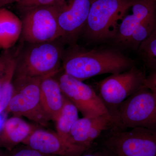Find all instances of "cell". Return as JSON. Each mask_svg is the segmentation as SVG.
<instances>
[{
	"mask_svg": "<svg viewBox=\"0 0 156 156\" xmlns=\"http://www.w3.org/2000/svg\"><path fill=\"white\" fill-rule=\"evenodd\" d=\"M135 0H92L82 35L89 41H110Z\"/></svg>",
	"mask_w": 156,
	"mask_h": 156,
	"instance_id": "cell-3",
	"label": "cell"
},
{
	"mask_svg": "<svg viewBox=\"0 0 156 156\" xmlns=\"http://www.w3.org/2000/svg\"><path fill=\"white\" fill-rule=\"evenodd\" d=\"M35 130L20 117L13 116L6 120L0 129V148L13 150Z\"/></svg>",
	"mask_w": 156,
	"mask_h": 156,
	"instance_id": "cell-15",
	"label": "cell"
},
{
	"mask_svg": "<svg viewBox=\"0 0 156 156\" xmlns=\"http://www.w3.org/2000/svg\"><path fill=\"white\" fill-rule=\"evenodd\" d=\"M92 0H64L58 7V22L64 44H76L86 25Z\"/></svg>",
	"mask_w": 156,
	"mask_h": 156,
	"instance_id": "cell-10",
	"label": "cell"
},
{
	"mask_svg": "<svg viewBox=\"0 0 156 156\" xmlns=\"http://www.w3.org/2000/svg\"><path fill=\"white\" fill-rule=\"evenodd\" d=\"M62 63L65 72L82 81L100 75L123 72L135 66L133 59L114 47L87 49L76 44L64 50Z\"/></svg>",
	"mask_w": 156,
	"mask_h": 156,
	"instance_id": "cell-1",
	"label": "cell"
},
{
	"mask_svg": "<svg viewBox=\"0 0 156 156\" xmlns=\"http://www.w3.org/2000/svg\"><path fill=\"white\" fill-rule=\"evenodd\" d=\"M41 101L50 120L56 122L64 103V95L59 84L53 76L42 79L41 81Z\"/></svg>",
	"mask_w": 156,
	"mask_h": 156,
	"instance_id": "cell-14",
	"label": "cell"
},
{
	"mask_svg": "<svg viewBox=\"0 0 156 156\" xmlns=\"http://www.w3.org/2000/svg\"><path fill=\"white\" fill-rule=\"evenodd\" d=\"M102 146L117 156H156V130L144 128H112Z\"/></svg>",
	"mask_w": 156,
	"mask_h": 156,
	"instance_id": "cell-6",
	"label": "cell"
},
{
	"mask_svg": "<svg viewBox=\"0 0 156 156\" xmlns=\"http://www.w3.org/2000/svg\"><path fill=\"white\" fill-rule=\"evenodd\" d=\"M18 0H0V9L5 6L14 2H16Z\"/></svg>",
	"mask_w": 156,
	"mask_h": 156,
	"instance_id": "cell-25",
	"label": "cell"
},
{
	"mask_svg": "<svg viewBox=\"0 0 156 156\" xmlns=\"http://www.w3.org/2000/svg\"><path fill=\"white\" fill-rule=\"evenodd\" d=\"M137 51L151 71H156V29L140 44Z\"/></svg>",
	"mask_w": 156,
	"mask_h": 156,
	"instance_id": "cell-19",
	"label": "cell"
},
{
	"mask_svg": "<svg viewBox=\"0 0 156 156\" xmlns=\"http://www.w3.org/2000/svg\"><path fill=\"white\" fill-rule=\"evenodd\" d=\"M111 115L112 128L127 130L140 127L156 130V98L143 87L117 107Z\"/></svg>",
	"mask_w": 156,
	"mask_h": 156,
	"instance_id": "cell-4",
	"label": "cell"
},
{
	"mask_svg": "<svg viewBox=\"0 0 156 156\" xmlns=\"http://www.w3.org/2000/svg\"><path fill=\"white\" fill-rule=\"evenodd\" d=\"M10 151L11 152L9 154H7L6 156H46V154L28 146Z\"/></svg>",
	"mask_w": 156,
	"mask_h": 156,
	"instance_id": "cell-22",
	"label": "cell"
},
{
	"mask_svg": "<svg viewBox=\"0 0 156 156\" xmlns=\"http://www.w3.org/2000/svg\"><path fill=\"white\" fill-rule=\"evenodd\" d=\"M146 76L134 66L98 83V94L111 114L123 101L144 87Z\"/></svg>",
	"mask_w": 156,
	"mask_h": 156,
	"instance_id": "cell-8",
	"label": "cell"
},
{
	"mask_svg": "<svg viewBox=\"0 0 156 156\" xmlns=\"http://www.w3.org/2000/svg\"><path fill=\"white\" fill-rule=\"evenodd\" d=\"M7 154L4 153L0 149V156H6Z\"/></svg>",
	"mask_w": 156,
	"mask_h": 156,
	"instance_id": "cell-26",
	"label": "cell"
},
{
	"mask_svg": "<svg viewBox=\"0 0 156 156\" xmlns=\"http://www.w3.org/2000/svg\"><path fill=\"white\" fill-rule=\"evenodd\" d=\"M14 76L9 77L4 82L0 90V115L8 107L13 96Z\"/></svg>",
	"mask_w": 156,
	"mask_h": 156,
	"instance_id": "cell-20",
	"label": "cell"
},
{
	"mask_svg": "<svg viewBox=\"0 0 156 156\" xmlns=\"http://www.w3.org/2000/svg\"><path fill=\"white\" fill-rule=\"evenodd\" d=\"M64 0H18L16 2V7L19 11L24 9L43 7L55 6L61 4Z\"/></svg>",
	"mask_w": 156,
	"mask_h": 156,
	"instance_id": "cell-21",
	"label": "cell"
},
{
	"mask_svg": "<svg viewBox=\"0 0 156 156\" xmlns=\"http://www.w3.org/2000/svg\"><path fill=\"white\" fill-rule=\"evenodd\" d=\"M54 78L63 95L75 105L83 117L92 118L111 114L94 89L62 69Z\"/></svg>",
	"mask_w": 156,
	"mask_h": 156,
	"instance_id": "cell-9",
	"label": "cell"
},
{
	"mask_svg": "<svg viewBox=\"0 0 156 156\" xmlns=\"http://www.w3.org/2000/svg\"><path fill=\"white\" fill-rule=\"evenodd\" d=\"M132 14L126 15L110 41L115 48H123L133 32L144 23L156 20V0H135Z\"/></svg>",
	"mask_w": 156,
	"mask_h": 156,
	"instance_id": "cell-12",
	"label": "cell"
},
{
	"mask_svg": "<svg viewBox=\"0 0 156 156\" xmlns=\"http://www.w3.org/2000/svg\"><path fill=\"white\" fill-rule=\"evenodd\" d=\"M13 96L5 112L14 116L26 117L43 126L50 121L41 101V81L43 78L14 76Z\"/></svg>",
	"mask_w": 156,
	"mask_h": 156,
	"instance_id": "cell-5",
	"label": "cell"
},
{
	"mask_svg": "<svg viewBox=\"0 0 156 156\" xmlns=\"http://www.w3.org/2000/svg\"><path fill=\"white\" fill-rule=\"evenodd\" d=\"M144 87L149 89L156 98V71H151L149 74L146 76Z\"/></svg>",
	"mask_w": 156,
	"mask_h": 156,
	"instance_id": "cell-23",
	"label": "cell"
},
{
	"mask_svg": "<svg viewBox=\"0 0 156 156\" xmlns=\"http://www.w3.org/2000/svg\"><path fill=\"white\" fill-rule=\"evenodd\" d=\"M85 153L81 156H117L112 152L103 146L101 148L94 151L86 154Z\"/></svg>",
	"mask_w": 156,
	"mask_h": 156,
	"instance_id": "cell-24",
	"label": "cell"
},
{
	"mask_svg": "<svg viewBox=\"0 0 156 156\" xmlns=\"http://www.w3.org/2000/svg\"><path fill=\"white\" fill-rule=\"evenodd\" d=\"M46 156H47V155H46Z\"/></svg>",
	"mask_w": 156,
	"mask_h": 156,
	"instance_id": "cell-28",
	"label": "cell"
},
{
	"mask_svg": "<svg viewBox=\"0 0 156 156\" xmlns=\"http://www.w3.org/2000/svg\"><path fill=\"white\" fill-rule=\"evenodd\" d=\"M47 156H60L57 155H47Z\"/></svg>",
	"mask_w": 156,
	"mask_h": 156,
	"instance_id": "cell-27",
	"label": "cell"
},
{
	"mask_svg": "<svg viewBox=\"0 0 156 156\" xmlns=\"http://www.w3.org/2000/svg\"><path fill=\"white\" fill-rule=\"evenodd\" d=\"M23 44L17 56L14 76L44 78L53 76L62 69L65 49L60 39L51 42Z\"/></svg>",
	"mask_w": 156,
	"mask_h": 156,
	"instance_id": "cell-2",
	"label": "cell"
},
{
	"mask_svg": "<svg viewBox=\"0 0 156 156\" xmlns=\"http://www.w3.org/2000/svg\"><path fill=\"white\" fill-rule=\"evenodd\" d=\"M22 32L21 19L5 7L0 9V49L13 48Z\"/></svg>",
	"mask_w": 156,
	"mask_h": 156,
	"instance_id": "cell-16",
	"label": "cell"
},
{
	"mask_svg": "<svg viewBox=\"0 0 156 156\" xmlns=\"http://www.w3.org/2000/svg\"><path fill=\"white\" fill-rule=\"evenodd\" d=\"M20 12L21 42L34 44L53 41L61 38L57 5L30 8Z\"/></svg>",
	"mask_w": 156,
	"mask_h": 156,
	"instance_id": "cell-7",
	"label": "cell"
},
{
	"mask_svg": "<svg viewBox=\"0 0 156 156\" xmlns=\"http://www.w3.org/2000/svg\"><path fill=\"white\" fill-rule=\"evenodd\" d=\"M78 111L75 105L64 95L63 107L56 122V131L58 136L67 142H70V133L73 125L79 119Z\"/></svg>",
	"mask_w": 156,
	"mask_h": 156,
	"instance_id": "cell-17",
	"label": "cell"
},
{
	"mask_svg": "<svg viewBox=\"0 0 156 156\" xmlns=\"http://www.w3.org/2000/svg\"><path fill=\"white\" fill-rule=\"evenodd\" d=\"M113 126V118L111 114L79 119L71 130L70 142L88 149L102 133Z\"/></svg>",
	"mask_w": 156,
	"mask_h": 156,
	"instance_id": "cell-13",
	"label": "cell"
},
{
	"mask_svg": "<svg viewBox=\"0 0 156 156\" xmlns=\"http://www.w3.org/2000/svg\"><path fill=\"white\" fill-rule=\"evenodd\" d=\"M13 48L4 50L0 55V90L5 81L9 77L14 75L17 56L20 47L14 50Z\"/></svg>",
	"mask_w": 156,
	"mask_h": 156,
	"instance_id": "cell-18",
	"label": "cell"
},
{
	"mask_svg": "<svg viewBox=\"0 0 156 156\" xmlns=\"http://www.w3.org/2000/svg\"><path fill=\"white\" fill-rule=\"evenodd\" d=\"M27 146L46 155L60 156H81L87 148L63 140L57 133L35 129L23 141Z\"/></svg>",
	"mask_w": 156,
	"mask_h": 156,
	"instance_id": "cell-11",
	"label": "cell"
}]
</instances>
